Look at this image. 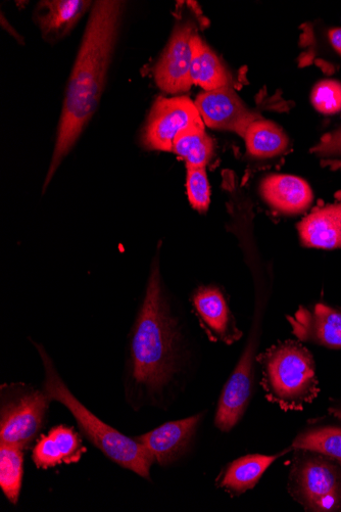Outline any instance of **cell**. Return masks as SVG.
<instances>
[{
  "label": "cell",
  "mask_w": 341,
  "mask_h": 512,
  "mask_svg": "<svg viewBox=\"0 0 341 512\" xmlns=\"http://www.w3.org/2000/svg\"><path fill=\"white\" fill-rule=\"evenodd\" d=\"M182 344L157 256L126 348L122 392L132 411H167L184 393L188 381Z\"/></svg>",
  "instance_id": "obj_1"
},
{
  "label": "cell",
  "mask_w": 341,
  "mask_h": 512,
  "mask_svg": "<svg viewBox=\"0 0 341 512\" xmlns=\"http://www.w3.org/2000/svg\"><path fill=\"white\" fill-rule=\"evenodd\" d=\"M125 3L99 0L92 5L70 76L56 146L43 192L73 150L99 107L122 25Z\"/></svg>",
  "instance_id": "obj_2"
},
{
  "label": "cell",
  "mask_w": 341,
  "mask_h": 512,
  "mask_svg": "<svg viewBox=\"0 0 341 512\" xmlns=\"http://www.w3.org/2000/svg\"><path fill=\"white\" fill-rule=\"evenodd\" d=\"M43 367L42 388L53 402L60 403L73 416L81 435L111 462L139 478L153 482L155 461L135 437L124 435L88 409L71 391L47 350L31 340Z\"/></svg>",
  "instance_id": "obj_3"
},
{
  "label": "cell",
  "mask_w": 341,
  "mask_h": 512,
  "mask_svg": "<svg viewBox=\"0 0 341 512\" xmlns=\"http://www.w3.org/2000/svg\"><path fill=\"white\" fill-rule=\"evenodd\" d=\"M266 399L284 412L302 411L319 395L312 353L300 342H279L258 355Z\"/></svg>",
  "instance_id": "obj_4"
},
{
  "label": "cell",
  "mask_w": 341,
  "mask_h": 512,
  "mask_svg": "<svg viewBox=\"0 0 341 512\" xmlns=\"http://www.w3.org/2000/svg\"><path fill=\"white\" fill-rule=\"evenodd\" d=\"M287 489L307 511H341V467L330 458L294 449Z\"/></svg>",
  "instance_id": "obj_5"
},
{
  "label": "cell",
  "mask_w": 341,
  "mask_h": 512,
  "mask_svg": "<svg viewBox=\"0 0 341 512\" xmlns=\"http://www.w3.org/2000/svg\"><path fill=\"white\" fill-rule=\"evenodd\" d=\"M52 403L42 386L23 382L0 386V444L28 449L40 437Z\"/></svg>",
  "instance_id": "obj_6"
},
{
  "label": "cell",
  "mask_w": 341,
  "mask_h": 512,
  "mask_svg": "<svg viewBox=\"0 0 341 512\" xmlns=\"http://www.w3.org/2000/svg\"><path fill=\"white\" fill-rule=\"evenodd\" d=\"M192 125L205 126V123L188 97L158 98L146 120L141 143L150 151L172 152L176 135Z\"/></svg>",
  "instance_id": "obj_7"
},
{
  "label": "cell",
  "mask_w": 341,
  "mask_h": 512,
  "mask_svg": "<svg viewBox=\"0 0 341 512\" xmlns=\"http://www.w3.org/2000/svg\"><path fill=\"white\" fill-rule=\"evenodd\" d=\"M207 411L171 421L135 438L152 455L155 464L170 468L183 460L193 449Z\"/></svg>",
  "instance_id": "obj_8"
},
{
  "label": "cell",
  "mask_w": 341,
  "mask_h": 512,
  "mask_svg": "<svg viewBox=\"0 0 341 512\" xmlns=\"http://www.w3.org/2000/svg\"><path fill=\"white\" fill-rule=\"evenodd\" d=\"M196 33H198L196 25L191 22L178 23L159 62L154 67L153 74L157 85L170 95L185 93L193 85L190 74L191 40Z\"/></svg>",
  "instance_id": "obj_9"
},
{
  "label": "cell",
  "mask_w": 341,
  "mask_h": 512,
  "mask_svg": "<svg viewBox=\"0 0 341 512\" xmlns=\"http://www.w3.org/2000/svg\"><path fill=\"white\" fill-rule=\"evenodd\" d=\"M208 127L235 132L242 138L248 128L262 119L250 110L231 86L205 91L194 101Z\"/></svg>",
  "instance_id": "obj_10"
},
{
  "label": "cell",
  "mask_w": 341,
  "mask_h": 512,
  "mask_svg": "<svg viewBox=\"0 0 341 512\" xmlns=\"http://www.w3.org/2000/svg\"><path fill=\"white\" fill-rule=\"evenodd\" d=\"M287 321L300 342L341 349V308L324 303L301 306Z\"/></svg>",
  "instance_id": "obj_11"
},
{
  "label": "cell",
  "mask_w": 341,
  "mask_h": 512,
  "mask_svg": "<svg viewBox=\"0 0 341 512\" xmlns=\"http://www.w3.org/2000/svg\"><path fill=\"white\" fill-rule=\"evenodd\" d=\"M191 304L211 341L232 345L240 340L242 332L237 328L226 296L218 287L203 286L197 289L192 294Z\"/></svg>",
  "instance_id": "obj_12"
},
{
  "label": "cell",
  "mask_w": 341,
  "mask_h": 512,
  "mask_svg": "<svg viewBox=\"0 0 341 512\" xmlns=\"http://www.w3.org/2000/svg\"><path fill=\"white\" fill-rule=\"evenodd\" d=\"M86 452L81 436L73 428L61 425L37 439L31 457L37 470L48 471L78 463Z\"/></svg>",
  "instance_id": "obj_13"
},
{
  "label": "cell",
  "mask_w": 341,
  "mask_h": 512,
  "mask_svg": "<svg viewBox=\"0 0 341 512\" xmlns=\"http://www.w3.org/2000/svg\"><path fill=\"white\" fill-rule=\"evenodd\" d=\"M260 194L272 210L288 216L306 212L314 201L310 184L301 177L288 174L265 177L261 182Z\"/></svg>",
  "instance_id": "obj_14"
},
{
  "label": "cell",
  "mask_w": 341,
  "mask_h": 512,
  "mask_svg": "<svg viewBox=\"0 0 341 512\" xmlns=\"http://www.w3.org/2000/svg\"><path fill=\"white\" fill-rule=\"evenodd\" d=\"M301 244L309 249H341V193L317 206L298 225Z\"/></svg>",
  "instance_id": "obj_15"
},
{
  "label": "cell",
  "mask_w": 341,
  "mask_h": 512,
  "mask_svg": "<svg viewBox=\"0 0 341 512\" xmlns=\"http://www.w3.org/2000/svg\"><path fill=\"white\" fill-rule=\"evenodd\" d=\"M87 0H44L37 5L34 20L48 42L66 37L92 8Z\"/></svg>",
  "instance_id": "obj_16"
},
{
  "label": "cell",
  "mask_w": 341,
  "mask_h": 512,
  "mask_svg": "<svg viewBox=\"0 0 341 512\" xmlns=\"http://www.w3.org/2000/svg\"><path fill=\"white\" fill-rule=\"evenodd\" d=\"M291 450L290 447L274 455L256 453L241 456L226 464L217 477V487L232 497L246 494L257 486L277 459Z\"/></svg>",
  "instance_id": "obj_17"
},
{
  "label": "cell",
  "mask_w": 341,
  "mask_h": 512,
  "mask_svg": "<svg viewBox=\"0 0 341 512\" xmlns=\"http://www.w3.org/2000/svg\"><path fill=\"white\" fill-rule=\"evenodd\" d=\"M191 80L193 85L212 91L230 86V75L210 46L196 33L191 40Z\"/></svg>",
  "instance_id": "obj_18"
},
{
  "label": "cell",
  "mask_w": 341,
  "mask_h": 512,
  "mask_svg": "<svg viewBox=\"0 0 341 512\" xmlns=\"http://www.w3.org/2000/svg\"><path fill=\"white\" fill-rule=\"evenodd\" d=\"M312 422L299 433L291 448L322 454L341 467V420Z\"/></svg>",
  "instance_id": "obj_19"
},
{
  "label": "cell",
  "mask_w": 341,
  "mask_h": 512,
  "mask_svg": "<svg viewBox=\"0 0 341 512\" xmlns=\"http://www.w3.org/2000/svg\"><path fill=\"white\" fill-rule=\"evenodd\" d=\"M245 139L248 154L253 159L266 160L283 155L289 139L275 123L263 118L255 121L247 130Z\"/></svg>",
  "instance_id": "obj_20"
},
{
  "label": "cell",
  "mask_w": 341,
  "mask_h": 512,
  "mask_svg": "<svg viewBox=\"0 0 341 512\" xmlns=\"http://www.w3.org/2000/svg\"><path fill=\"white\" fill-rule=\"evenodd\" d=\"M215 145L205 126L192 125L175 137L172 152L182 158L186 166L206 168L213 158Z\"/></svg>",
  "instance_id": "obj_21"
},
{
  "label": "cell",
  "mask_w": 341,
  "mask_h": 512,
  "mask_svg": "<svg viewBox=\"0 0 341 512\" xmlns=\"http://www.w3.org/2000/svg\"><path fill=\"white\" fill-rule=\"evenodd\" d=\"M25 449L0 444V489L6 499L17 506L24 482Z\"/></svg>",
  "instance_id": "obj_22"
},
{
  "label": "cell",
  "mask_w": 341,
  "mask_h": 512,
  "mask_svg": "<svg viewBox=\"0 0 341 512\" xmlns=\"http://www.w3.org/2000/svg\"><path fill=\"white\" fill-rule=\"evenodd\" d=\"M186 191L188 201L200 213L208 211L211 203V188L206 168L186 166Z\"/></svg>",
  "instance_id": "obj_23"
},
{
  "label": "cell",
  "mask_w": 341,
  "mask_h": 512,
  "mask_svg": "<svg viewBox=\"0 0 341 512\" xmlns=\"http://www.w3.org/2000/svg\"><path fill=\"white\" fill-rule=\"evenodd\" d=\"M311 102L314 108L325 115L341 111V83L335 80L318 82L312 90Z\"/></svg>",
  "instance_id": "obj_24"
},
{
  "label": "cell",
  "mask_w": 341,
  "mask_h": 512,
  "mask_svg": "<svg viewBox=\"0 0 341 512\" xmlns=\"http://www.w3.org/2000/svg\"><path fill=\"white\" fill-rule=\"evenodd\" d=\"M321 165L331 170H341V127L323 135L320 142L311 149Z\"/></svg>",
  "instance_id": "obj_25"
},
{
  "label": "cell",
  "mask_w": 341,
  "mask_h": 512,
  "mask_svg": "<svg viewBox=\"0 0 341 512\" xmlns=\"http://www.w3.org/2000/svg\"><path fill=\"white\" fill-rule=\"evenodd\" d=\"M328 38L334 51L341 56V28L330 29Z\"/></svg>",
  "instance_id": "obj_26"
},
{
  "label": "cell",
  "mask_w": 341,
  "mask_h": 512,
  "mask_svg": "<svg viewBox=\"0 0 341 512\" xmlns=\"http://www.w3.org/2000/svg\"><path fill=\"white\" fill-rule=\"evenodd\" d=\"M2 24H3V27H5V29L8 32H10L19 42L24 43L20 34L15 29H13V27L11 26L9 21L5 19L4 15L2 16Z\"/></svg>",
  "instance_id": "obj_27"
},
{
  "label": "cell",
  "mask_w": 341,
  "mask_h": 512,
  "mask_svg": "<svg viewBox=\"0 0 341 512\" xmlns=\"http://www.w3.org/2000/svg\"><path fill=\"white\" fill-rule=\"evenodd\" d=\"M328 411H329L330 415L340 418V420H341V399L334 401L330 405Z\"/></svg>",
  "instance_id": "obj_28"
}]
</instances>
